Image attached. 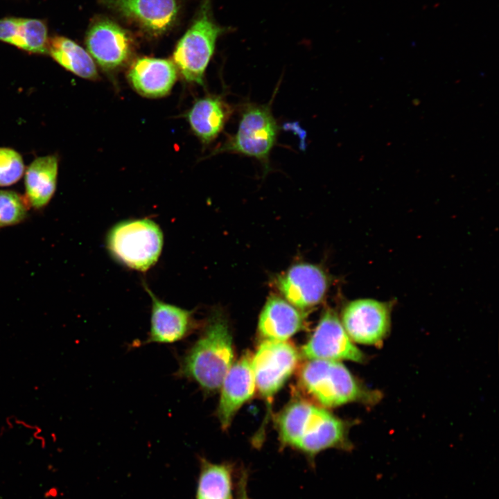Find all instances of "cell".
Masks as SVG:
<instances>
[{
	"label": "cell",
	"mask_w": 499,
	"mask_h": 499,
	"mask_svg": "<svg viewBox=\"0 0 499 499\" xmlns=\"http://www.w3.org/2000/svg\"><path fill=\"white\" fill-rule=\"evenodd\" d=\"M200 327L198 338L180 356L175 374L210 394L220 389L233 364V338L225 315L218 308L210 312Z\"/></svg>",
	"instance_id": "1"
},
{
	"label": "cell",
	"mask_w": 499,
	"mask_h": 499,
	"mask_svg": "<svg viewBox=\"0 0 499 499\" xmlns=\"http://www.w3.org/2000/svg\"><path fill=\"white\" fill-rule=\"evenodd\" d=\"M299 385L317 403L333 408L352 402L375 405L382 393L371 389L340 361L309 360L300 370Z\"/></svg>",
	"instance_id": "2"
},
{
	"label": "cell",
	"mask_w": 499,
	"mask_h": 499,
	"mask_svg": "<svg viewBox=\"0 0 499 499\" xmlns=\"http://www.w3.org/2000/svg\"><path fill=\"white\" fill-rule=\"evenodd\" d=\"M163 243L159 226L149 218L120 221L106 236V247L110 255L123 266L140 272L156 263Z\"/></svg>",
	"instance_id": "3"
},
{
	"label": "cell",
	"mask_w": 499,
	"mask_h": 499,
	"mask_svg": "<svg viewBox=\"0 0 499 499\" xmlns=\"http://www.w3.org/2000/svg\"><path fill=\"white\" fill-rule=\"evenodd\" d=\"M236 133L213 151L231 153L259 161L264 170L270 168V157L277 143L280 127L268 104L248 103L243 105Z\"/></svg>",
	"instance_id": "4"
},
{
	"label": "cell",
	"mask_w": 499,
	"mask_h": 499,
	"mask_svg": "<svg viewBox=\"0 0 499 499\" xmlns=\"http://www.w3.org/2000/svg\"><path fill=\"white\" fill-rule=\"evenodd\" d=\"M230 30L215 22L211 0H204L194 22L179 40L173 52V63L185 80L204 85L205 71L217 40Z\"/></svg>",
	"instance_id": "5"
},
{
	"label": "cell",
	"mask_w": 499,
	"mask_h": 499,
	"mask_svg": "<svg viewBox=\"0 0 499 499\" xmlns=\"http://www.w3.org/2000/svg\"><path fill=\"white\" fill-rule=\"evenodd\" d=\"M293 344L286 341L263 340L252 357L256 389L271 403L297 366L299 356Z\"/></svg>",
	"instance_id": "6"
},
{
	"label": "cell",
	"mask_w": 499,
	"mask_h": 499,
	"mask_svg": "<svg viewBox=\"0 0 499 499\" xmlns=\"http://www.w3.org/2000/svg\"><path fill=\"white\" fill-rule=\"evenodd\" d=\"M391 310L388 303L359 299L344 307L340 321L353 342L380 347L390 331Z\"/></svg>",
	"instance_id": "7"
},
{
	"label": "cell",
	"mask_w": 499,
	"mask_h": 499,
	"mask_svg": "<svg viewBox=\"0 0 499 499\" xmlns=\"http://www.w3.org/2000/svg\"><path fill=\"white\" fill-rule=\"evenodd\" d=\"M309 360H351L362 363L366 355L350 339L340 319L332 310H326L314 332L301 348Z\"/></svg>",
	"instance_id": "8"
},
{
	"label": "cell",
	"mask_w": 499,
	"mask_h": 499,
	"mask_svg": "<svg viewBox=\"0 0 499 499\" xmlns=\"http://www.w3.org/2000/svg\"><path fill=\"white\" fill-rule=\"evenodd\" d=\"M88 53L107 71L125 65L132 52V40L125 30L107 19L91 25L85 39Z\"/></svg>",
	"instance_id": "9"
},
{
	"label": "cell",
	"mask_w": 499,
	"mask_h": 499,
	"mask_svg": "<svg viewBox=\"0 0 499 499\" xmlns=\"http://www.w3.org/2000/svg\"><path fill=\"white\" fill-rule=\"evenodd\" d=\"M151 298L150 331L141 344H173L181 341L200 327L194 310H188L159 299L143 282Z\"/></svg>",
	"instance_id": "10"
},
{
	"label": "cell",
	"mask_w": 499,
	"mask_h": 499,
	"mask_svg": "<svg viewBox=\"0 0 499 499\" xmlns=\"http://www.w3.org/2000/svg\"><path fill=\"white\" fill-rule=\"evenodd\" d=\"M284 299L296 308L304 310L319 304L328 290L329 281L319 267L298 263L290 267L277 280Z\"/></svg>",
	"instance_id": "11"
},
{
	"label": "cell",
	"mask_w": 499,
	"mask_h": 499,
	"mask_svg": "<svg viewBox=\"0 0 499 499\" xmlns=\"http://www.w3.org/2000/svg\"><path fill=\"white\" fill-rule=\"evenodd\" d=\"M252 357L247 352L242 355L232 364L221 385L216 415L223 430L228 429L238 409L256 390Z\"/></svg>",
	"instance_id": "12"
},
{
	"label": "cell",
	"mask_w": 499,
	"mask_h": 499,
	"mask_svg": "<svg viewBox=\"0 0 499 499\" xmlns=\"http://www.w3.org/2000/svg\"><path fill=\"white\" fill-rule=\"evenodd\" d=\"M107 7L153 35L166 31L178 13L177 0H104Z\"/></svg>",
	"instance_id": "13"
},
{
	"label": "cell",
	"mask_w": 499,
	"mask_h": 499,
	"mask_svg": "<svg viewBox=\"0 0 499 499\" xmlns=\"http://www.w3.org/2000/svg\"><path fill=\"white\" fill-rule=\"evenodd\" d=\"M177 68L169 60L143 57L130 66L128 78L139 94L159 98L168 94L177 80Z\"/></svg>",
	"instance_id": "14"
},
{
	"label": "cell",
	"mask_w": 499,
	"mask_h": 499,
	"mask_svg": "<svg viewBox=\"0 0 499 499\" xmlns=\"http://www.w3.org/2000/svg\"><path fill=\"white\" fill-rule=\"evenodd\" d=\"M304 314L285 299L271 295L259 316L258 329L264 340L286 341L304 326Z\"/></svg>",
	"instance_id": "15"
},
{
	"label": "cell",
	"mask_w": 499,
	"mask_h": 499,
	"mask_svg": "<svg viewBox=\"0 0 499 499\" xmlns=\"http://www.w3.org/2000/svg\"><path fill=\"white\" fill-rule=\"evenodd\" d=\"M233 107L222 96L209 95L195 101L186 117L195 135L209 145L222 132Z\"/></svg>",
	"instance_id": "16"
},
{
	"label": "cell",
	"mask_w": 499,
	"mask_h": 499,
	"mask_svg": "<svg viewBox=\"0 0 499 499\" xmlns=\"http://www.w3.org/2000/svg\"><path fill=\"white\" fill-rule=\"evenodd\" d=\"M58 159L55 155L34 159L25 170L24 185L26 202L40 209L53 198L57 186Z\"/></svg>",
	"instance_id": "17"
},
{
	"label": "cell",
	"mask_w": 499,
	"mask_h": 499,
	"mask_svg": "<svg viewBox=\"0 0 499 499\" xmlns=\"http://www.w3.org/2000/svg\"><path fill=\"white\" fill-rule=\"evenodd\" d=\"M327 411L305 401H296L287 406L277 418V430L283 446L294 448L311 425Z\"/></svg>",
	"instance_id": "18"
},
{
	"label": "cell",
	"mask_w": 499,
	"mask_h": 499,
	"mask_svg": "<svg viewBox=\"0 0 499 499\" xmlns=\"http://www.w3.org/2000/svg\"><path fill=\"white\" fill-rule=\"evenodd\" d=\"M48 53L63 68L82 78L89 80L99 78L90 54L69 38L55 36L49 39Z\"/></svg>",
	"instance_id": "19"
},
{
	"label": "cell",
	"mask_w": 499,
	"mask_h": 499,
	"mask_svg": "<svg viewBox=\"0 0 499 499\" xmlns=\"http://www.w3.org/2000/svg\"><path fill=\"white\" fill-rule=\"evenodd\" d=\"M233 473L229 464L202 459L195 499H234Z\"/></svg>",
	"instance_id": "20"
},
{
	"label": "cell",
	"mask_w": 499,
	"mask_h": 499,
	"mask_svg": "<svg viewBox=\"0 0 499 499\" xmlns=\"http://www.w3.org/2000/svg\"><path fill=\"white\" fill-rule=\"evenodd\" d=\"M26 202L13 191L0 190V228L21 222L27 216Z\"/></svg>",
	"instance_id": "21"
},
{
	"label": "cell",
	"mask_w": 499,
	"mask_h": 499,
	"mask_svg": "<svg viewBox=\"0 0 499 499\" xmlns=\"http://www.w3.org/2000/svg\"><path fill=\"white\" fill-rule=\"evenodd\" d=\"M24 51L37 54H48L47 28L42 21L22 19Z\"/></svg>",
	"instance_id": "22"
},
{
	"label": "cell",
	"mask_w": 499,
	"mask_h": 499,
	"mask_svg": "<svg viewBox=\"0 0 499 499\" xmlns=\"http://www.w3.org/2000/svg\"><path fill=\"white\" fill-rule=\"evenodd\" d=\"M25 172L21 155L15 150L0 147V186H9L17 183Z\"/></svg>",
	"instance_id": "23"
},
{
	"label": "cell",
	"mask_w": 499,
	"mask_h": 499,
	"mask_svg": "<svg viewBox=\"0 0 499 499\" xmlns=\"http://www.w3.org/2000/svg\"><path fill=\"white\" fill-rule=\"evenodd\" d=\"M22 18L5 17L0 19V40L24 49Z\"/></svg>",
	"instance_id": "24"
},
{
	"label": "cell",
	"mask_w": 499,
	"mask_h": 499,
	"mask_svg": "<svg viewBox=\"0 0 499 499\" xmlns=\"http://www.w3.org/2000/svg\"><path fill=\"white\" fill-rule=\"evenodd\" d=\"M247 471H242L238 482L237 499H252L247 494Z\"/></svg>",
	"instance_id": "25"
}]
</instances>
